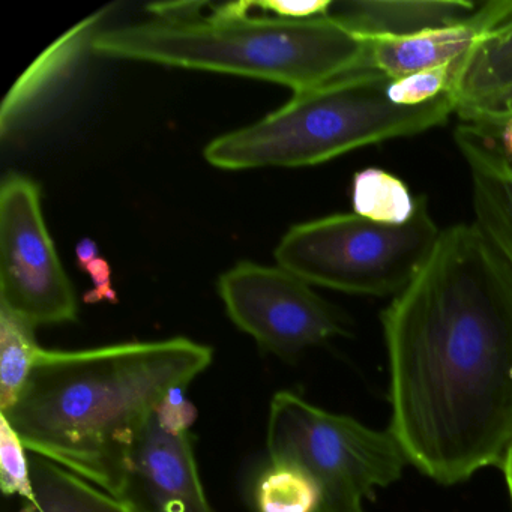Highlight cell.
<instances>
[{"mask_svg":"<svg viewBox=\"0 0 512 512\" xmlns=\"http://www.w3.org/2000/svg\"><path fill=\"white\" fill-rule=\"evenodd\" d=\"M478 5L467 0H344L332 2L329 19L370 40L410 37L469 19Z\"/></svg>","mask_w":512,"mask_h":512,"instance_id":"7c38bea8","label":"cell"},{"mask_svg":"<svg viewBox=\"0 0 512 512\" xmlns=\"http://www.w3.org/2000/svg\"><path fill=\"white\" fill-rule=\"evenodd\" d=\"M454 139L469 170L473 223L512 271V161L473 125L461 124Z\"/></svg>","mask_w":512,"mask_h":512,"instance_id":"8fae6325","label":"cell"},{"mask_svg":"<svg viewBox=\"0 0 512 512\" xmlns=\"http://www.w3.org/2000/svg\"><path fill=\"white\" fill-rule=\"evenodd\" d=\"M482 133L491 137L499 146L500 151L505 154V157L512 161V118L503 121L496 130L482 131Z\"/></svg>","mask_w":512,"mask_h":512,"instance_id":"d4e9b609","label":"cell"},{"mask_svg":"<svg viewBox=\"0 0 512 512\" xmlns=\"http://www.w3.org/2000/svg\"><path fill=\"white\" fill-rule=\"evenodd\" d=\"M457 62L391 80L388 97L397 106H422L452 92Z\"/></svg>","mask_w":512,"mask_h":512,"instance_id":"ffe728a7","label":"cell"},{"mask_svg":"<svg viewBox=\"0 0 512 512\" xmlns=\"http://www.w3.org/2000/svg\"><path fill=\"white\" fill-rule=\"evenodd\" d=\"M388 430L440 485L502 466L512 443V271L475 223L442 230L380 314Z\"/></svg>","mask_w":512,"mask_h":512,"instance_id":"6da1fadb","label":"cell"},{"mask_svg":"<svg viewBox=\"0 0 512 512\" xmlns=\"http://www.w3.org/2000/svg\"><path fill=\"white\" fill-rule=\"evenodd\" d=\"M512 17V0H491L448 28L410 37H379L368 41L367 67L397 80L409 74L455 64L485 35Z\"/></svg>","mask_w":512,"mask_h":512,"instance_id":"30bf717a","label":"cell"},{"mask_svg":"<svg viewBox=\"0 0 512 512\" xmlns=\"http://www.w3.org/2000/svg\"><path fill=\"white\" fill-rule=\"evenodd\" d=\"M425 196L400 226L356 214H335L296 224L275 250L278 266L311 286L362 296L401 292L424 266L439 239Z\"/></svg>","mask_w":512,"mask_h":512,"instance_id":"5b68a950","label":"cell"},{"mask_svg":"<svg viewBox=\"0 0 512 512\" xmlns=\"http://www.w3.org/2000/svg\"><path fill=\"white\" fill-rule=\"evenodd\" d=\"M22 437L4 413H0V488L5 496H20L29 502L32 490L31 460Z\"/></svg>","mask_w":512,"mask_h":512,"instance_id":"d6986e66","label":"cell"},{"mask_svg":"<svg viewBox=\"0 0 512 512\" xmlns=\"http://www.w3.org/2000/svg\"><path fill=\"white\" fill-rule=\"evenodd\" d=\"M2 307L29 325L76 322L73 284L44 223L40 187L11 173L0 188Z\"/></svg>","mask_w":512,"mask_h":512,"instance_id":"52a82bcc","label":"cell"},{"mask_svg":"<svg viewBox=\"0 0 512 512\" xmlns=\"http://www.w3.org/2000/svg\"><path fill=\"white\" fill-rule=\"evenodd\" d=\"M500 469H502L503 475H505L506 488H508L509 499H511L512 503V443L509 445L508 451H506Z\"/></svg>","mask_w":512,"mask_h":512,"instance_id":"4316f807","label":"cell"},{"mask_svg":"<svg viewBox=\"0 0 512 512\" xmlns=\"http://www.w3.org/2000/svg\"><path fill=\"white\" fill-rule=\"evenodd\" d=\"M217 287L230 320L281 358L347 332L341 311L281 266L241 262L218 278Z\"/></svg>","mask_w":512,"mask_h":512,"instance_id":"ba28073f","label":"cell"},{"mask_svg":"<svg viewBox=\"0 0 512 512\" xmlns=\"http://www.w3.org/2000/svg\"><path fill=\"white\" fill-rule=\"evenodd\" d=\"M34 326L7 308H0V412L16 406L34 371L38 346Z\"/></svg>","mask_w":512,"mask_h":512,"instance_id":"2e32d148","label":"cell"},{"mask_svg":"<svg viewBox=\"0 0 512 512\" xmlns=\"http://www.w3.org/2000/svg\"><path fill=\"white\" fill-rule=\"evenodd\" d=\"M331 5V0H311V2L262 0V2H253V7L260 8L265 13L275 14V17H278V19L287 20H308L326 17Z\"/></svg>","mask_w":512,"mask_h":512,"instance_id":"7402d4cb","label":"cell"},{"mask_svg":"<svg viewBox=\"0 0 512 512\" xmlns=\"http://www.w3.org/2000/svg\"><path fill=\"white\" fill-rule=\"evenodd\" d=\"M86 272L91 274L92 280L95 283L94 292L89 293L86 296V301L88 302H100V301H116V293L112 287V272H110L109 263L104 259H100L98 257L94 262L86 265Z\"/></svg>","mask_w":512,"mask_h":512,"instance_id":"cb8c5ba5","label":"cell"},{"mask_svg":"<svg viewBox=\"0 0 512 512\" xmlns=\"http://www.w3.org/2000/svg\"><path fill=\"white\" fill-rule=\"evenodd\" d=\"M98 55L266 80L308 91L368 70V41L326 17L152 20L98 32Z\"/></svg>","mask_w":512,"mask_h":512,"instance_id":"3957f363","label":"cell"},{"mask_svg":"<svg viewBox=\"0 0 512 512\" xmlns=\"http://www.w3.org/2000/svg\"><path fill=\"white\" fill-rule=\"evenodd\" d=\"M103 14H95L85 22L71 29L61 40L56 41L40 59L23 74L16 83L4 106H2V134L16 127L35 106L46 100L50 92L58 88V83L67 77L68 71L76 64L85 47H91L95 28Z\"/></svg>","mask_w":512,"mask_h":512,"instance_id":"5bb4252c","label":"cell"},{"mask_svg":"<svg viewBox=\"0 0 512 512\" xmlns=\"http://www.w3.org/2000/svg\"><path fill=\"white\" fill-rule=\"evenodd\" d=\"M254 503L257 512H317L319 490L299 467L271 461L257 479Z\"/></svg>","mask_w":512,"mask_h":512,"instance_id":"ac0fdd59","label":"cell"},{"mask_svg":"<svg viewBox=\"0 0 512 512\" xmlns=\"http://www.w3.org/2000/svg\"><path fill=\"white\" fill-rule=\"evenodd\" d=\"M418 197L397 176L379 167L355 173L352 182L353 214L376 223L400 226L413 217Z\"/></svg>","mask_w":512,"mask_h":512,"instance_id":"e0dca14e","label":"cell"},{"mask_svg":"<svg viewBox=\"0 0 512 512\" xmlns=\"http://www.w3.org/2000/svg\"><path fill=\"white\" fill-rule=\"evenodd\" d=\"M187 388H173L154 412L157 424L173 436H184L197 419V409L185 394Z\"/></svg>","mask_w":512,"mask_h":512,"instance_id":"44dd1931","label":"cell"},{"mask_svg":"<svg viewBox=\"0 0 512 512\" xmlns=\"http://www.w3.org/2000/svg\"><path fill=\"white\" fill-rule=\"evenodd\" d=\"M269 460L293 464L319 490L317 512H367L377 488L403 476L407 461L389 430L328 412L295 392H277L266 427Z\"/></svg>","mask_w":512,"mask_h":512,"instance_id":"8992f818","label":"cell"},{"mask_svg":"<svg viewBox=\"0 0 512 512\" xmlns=\"http://www.w3.org/2000/svg\"><path fill=\"white\" fill-rule=\"evenodd\" d=\"M212 359L211 347L184 337L41 349L16 406L0 413L28 451L127 500L134 454L158 404Z\"/></svg>","mask_w":512,"mask_h":512,"instance_id":"7a4b0ae2","label":"cell"},{"mask_svg":"<svg viewBox=\"0 0 512 512\" xmlns=\"http://www.w3.org/2000/svg\"><path fill=\"white\" fill-rule=\"evenodd\" d=\"M512 89V17L485 35L457 62L452 94L458 118L470 116L496 103Z\"/></svg>","mask_w":512,"mask_h":512,"instance_id":"4fadbf2b","label":"cell"},{"mask_svg":"<svg viewBox=\"0 0 512 512\" xmlns=\"http://www.w3.org/2000/svg\"><path fill=\"white\" fill-rule=\"evenodd\" d=\"M34 497L22 512H137L133 503L107 493L43 457L31 460Z\"/></svg>","mask_w":512,"mask_h":512,"instance_id":"9a60e30c","label":"cell"},{"mask_svg":"<svg viewBox=\"0 0 512 512\" xmlns=\"http://www.w3.org/2000/svg\"><path fill=\"white\" fill-rule=\"evenodd\" d=\"M391 80L368 68L293 94L256 124L212 140L206 161L223 170L316 166L442 127L457 109L452 92L422 106H397L388 97Z\"/></svg>","mask_w":512,"mask_h":512,"instance_id":"277c9868","label":"cell"},{"mask_svg":"<svg viewBox=\"0 0 512 512\" xmlns=\"http://www.w3.org/2000/svg\"><path fill=\"white\" fill-rule=\"evenodd\" d=\"M127 500L139 512H212L190 434L173 436L152 416L134 454Z\"/></svg>","mask_w":512,"mask_h":512,"instance_id":"9c48e42d","label":"cell"},{"mask_svg":"<svg viewBox=\"0 0 512 512\" xmlns=\"http://www.w3.org/2000/svg\"><path fill=\"white\" fill-rule=\"evenodd\" d=\"M136 511H137V509H136ZM137 512H139V511H137Z\"/></svg>","mask_w":512,"mask_h":512,"instance_id":"83f0119b","label":"cell"},{"mask_svg":"<svg viewBox=\"0 0 512 512\" xmlns=\"http://www.w3.org/2000/svg\"><path fill=\"white\" fill-rule=\"evenodd\" d=\"M509 118H512V89L487 109L470 116L463 124L473 125L482 131H493Z\"/></svg>","mask_w":512,"mask_h":512,"instance_id":"603a6c76","label":"cell"},{"mask_svg":"<svg viewBox=\"0 0 512 512\" xmlns=\"http://www.w3.org/2000/svg\"><path fill=\"white\" fill-rule=\"evenodd\" d=\"M77 262L80 268H85L89 263L98 259V247L92 239H82L76 248Z\"/></svg>","mask_w":512,"mask_h":512,"instance_id":"484cf974","label":"cell"}]
</instances>
